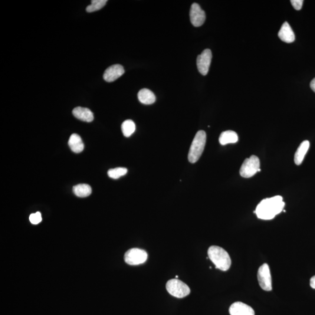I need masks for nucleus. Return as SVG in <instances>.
I'll return each mask as SVG.
<instances>
[{"instance_id": "1", "label": "nucleus", "mask_w": 315, "mask_h": 315, "mask_svg": "<svg viewBox=\"0 0 315 315\" xmlns=\"http://www.w3.org/2000/svg\"><path fill=\"white\" fill-rule=\"evenodd\" d=\"M285 203L280 196L262 200L254 211L258 218L270 220L283 211Z\"/></svg>"}, {"instance_id": "2", "label": "nucleus", "mask_w": 315, "mask_h": 315, "mask_svg": "<svg viewBox=\"0 0 315 315\" xmlns=\"http://www.w3.org/2000/svg\"><path fill=\"white\" fill-rule=\"evenodd\" d=\"M209 258L215 265V268L222 271H227L231 265V259L228 252L218 246H211L208 250Z\"/></svg>"}, {"instance_id": "3", "label": "nucleus", "mask_w": 315, "mask_h": 315, "mask_svg": "<svg viewBox=\"0 0 315 315\" xmlns=\"http://www.w3.org/2000/svg\"><path fill=\"white\" fill-rule=\"evenodd\" d=\"M206 133L205 131L200 130L196 134L190 146L188 154V159L190 163H194L201 157L206 143Z\"/></svg>"}, {"instance_id": "4", "label": "nucleus", "mask_w": 315, "mask_h": 315, "mask_svg": "<svg viewBox=\"0 0 315 315\" xmlns=\"http://www.w3.org/2000/svg\"><path fill=\"white\" fill-rule=\"evenodd\" d=\"M166 288L168 293L172 296L182 298L188 296L190 293L188 285L178 279H172L167 282Z\"/></svg>"}, {"instance_id": "5", "label": "nucleus", "mask_w": 315, "mask_h": 315, "mask_svg": "<svg viewBox=\"0 0 315 315\" xmlns=\"http://www.w3.org/2000/svg\"><path fill=\"white\" fill-rule=\"evenodd\" d=\"M260 166L259 158L252 156L244 160L240 169V175L243 178H250L258 172H261Z\"/></svg>"}, {"instance_id": "6", "label": "nucleus", "mask_w": 315, "mask_h": 315, "mask_svg": "<svg viewBox=\"0 0 315 315\" xmlns=\"http://www.w3.org/2000/svg\"><path fill=\"white\" fill-rule=\"evenodd\" d=\"M148 258L147 253L143 249L133 248L128 251L124 255V261L130 265L143 264Z\"/></svg>"}, {"instance_id": "7", "label": "nucleus", "mask_w": 315, "mask_h": 315, "mask_svg": "<svg viewBox=\"0 0 315 315\" xmlns=\"http://www.w3.org/2000/svg\"><path fill=\"white\" fill-rule=\"evenodd\" d=\"M259 285L265 291L272 290V280L270 268L267 263L262 264L258 272Z\"/></svg>"}, {"instance_id": "8", "label": "nucleus", "mask_w": 315, "mask_h": 315, "mask_svg": "<svg viewBox=\"0 0 315 315\" xmlns=\"http://www.w3.org/2000/svg\"><path fill=\"white\" fill-rule=\"evenodd\" d=\"M212 60V52L210 49H205L197 58V66L200 74L206 75L208 74Z\"/></svg>"}, {"instance_id": "9", "label": "nucleus", "mask_w": 315, "mask_h": 315, "mask_svg": "<svg viewBox=\"0 0 315 315\" xmlns=\"http://www.w3.org/2000/svg\"><path fill=\"white\" fill-rule=\"evenodd\" d=\"M190 21L195 27H199L204 24L206 20L205 12L197 3H193L190 11Z\"/></svg>"}, {"instance_id": "10", "label": "nucleus", "mask_w": 315, "mask_h": 315, "mask_svg": "<svg viewBox=\"0 0 315 315\" xmlns=\"http://www.w3.org/2000/svg\"><path fill=\"white\" fill-rule=\"evenodd\" d=\"M124 73L122 65L114 64L107 68L104 74V79L108 83H111L120 78Z\"/></svg>"}, {"instance_id": "11", "label": "nucleus", "mask_w": 315, "mask_h": 315, "mask_svg": "<svg viewBox=\"0 0 315 315\" xmlns=\"http://www.w3.org/2000/svg\"><path fill=\"white\" fill-rule=\"evenodd\" d=\"M231 315H255V311L249 305L241 302H236L229 310Z\"/></svg>"}, {"instance_id": "12", "label": "nucleus", "mask_w": 315, "mask_h": 315, "mask_svg": "<svg viewBox=\"0 0 315 315\" xmlns=\"http://www.w3.org/2000/svg\"><path fill=\"white\" fill-rule=\"evenodd\" d=\"M278 37L282 41L291 44L295 41V34L290 25L285 22L278 32Z\"/></svg>"}, {"instance_id": "13", "label": "nucleus", "mask_w": 315, "mask_h": 315, "mask_svg": "<svg viewBox=\"0 0 315 315\" xmlns=\"http://www.w3.org/2000/svg\"><path fill=\"white\" fill-rule=\"evenodd\" d=\"M73 114L77 119L85 121V122H91L94 119L93 113L88 108L75 107L73 110Z\"/></svg>"}, {"instance_id": "14", "label": "nucleus", "mask_w": 315, "mask_h": 315, "mask_svg": "<svg viewBox=\"0 0 315 315\" xmlns=\"http://www.w3.org/2000/svg\"><path fill=\"white\" fill-rule=\"evenodd\" d=\"M310 143L309 141L305 140L300 144L298 148L294 157V162L297 165H300L303 163L305 155L310 149Z\"/></svg>"}, {"instance_id": "15", "label": "nucleus", "mask_w": 315, "mask_h": 315, "mask_svg": "<svg viewBox=\"0 0 315 315\" xmlns=\"http://www.w3.org/2000/svg\"><path fill=\"white\" fill-rule=\"evenodd\" d=\"M68 145L75 153H80L84 149V144L81 138L77 134H73L68 141Z\"/></svg>"}, {"instance_id": "16", "label": "nucleus", "mask_w": 315, "mask_h": 315, "mask_svg": "<svg viewBox=\"0 0 315 315\" xmlns=\"http://www.w3.org/2000/svg\"><path fill=\"white\" fill-rule=\"evenodd\" d=\"M238 140L237 133L232 130L224 131L219 138V142L222 146H225L228 144H234L237 143Z\"/></svg>"}, {"instance_id": "17", "label": "nucleus", "mask_w": 315, "mask_h": 315, "mask_svg": "<svg viewBox=\"0 0 315 315\" xmlns=\"http://www.w3.org/2000/svg\"><path fill=\"white\" fill-rule=\"evenodd\" d=\"M138 98L141 103L144 105H152L155 103L156 101V95L149 90H141L138 93Z\"/></svg>"}, {"instance_id": "18", "label": "nucleus", "mask_w": 315, "mask_h": 315, "mask_svg": "<svg viewBox=\"0 0 315 315\" xmlns=\"http://www.w3.org/2000/svg\"><path fill=\"white\" fill-rule=\"evenodd\" d=\"M73 192L79 198H87L92 193L91 187L87 184H79L74 186Z\"/></svg>"}, {"instance_id": "19", "label": "nucleus", "mask_w": 315, "mask_h": 315, "mask_svg": "<svg viewBox=\"0 0 315 315\" xmlns=\"http://www.w3.org/2000/svg\"><path fill=\"white\" fill-rule=\"evenodd\" d=\"M121 130L123 135L126 137H129L136 130V125L134 121L131 120L124 121L121 125Z\"/></svg>"}, {"instance_id": "20", "label": "nucleus", "mask_w": 315, "mask_h": 315, "mask_svg": "<svg viewBox=\"0 0 315 315\" xmlns=\"http://www.w3.org/2000/svg\"><path fill=\"white\" fill-rule=\"evenodd\" d=\"M107 2V0H93L91 4L87 6L86 11L88 12H93L100 10L106 5Z\"/></svg>"}, {"instance_id": "21", "label": "nucleus", "mask_w": 315, "mask_h": 315, "mask_svg": "<svg viewBox=\"0 0 315 315\" xmlns=\"http://www.w3.org/2000/svg\"><path fill=\"white\" fill-rule=\"evenodd\" d=\"M128 170L125 168H116L108 170L107 175L110 178L117 179L126 175Z\"/></svg>"}, {"instance_id": "22", "label": "nucleus", "mask_w": 315, "mask_h": 315, "mask_svg": "<svg viewBox=\"0 0 315 315\" xmlns=\"http://www.w3.org/2000/svg\"><path fill=\"white\" fill-rule=\"evenodd\" d=\"M42 220V218L40 212L34 213V214H32L29 216V221H31L32 224H38Z\"/></svg>"}, {"instance_id": "23", "label": "nucleus", "mask_w": 315, "mask_h": 315, "mask_svg": "<svg viewBox=\"0 0 315 315\" xmlns=\"http://www.w3.org/2000/svg\"><path fill=\"white\" fill-rule=\"evenodd\" d=\"M291 2L293 7L298 11L303 7L304 1L303 0H291Z\"/></svg>"}, {"instance_id": "24", "label": "nucleus", "mask_w": 315, "mask_h": 315, "mask_svg": "<svg viewBox=\"0 0 315 315\" xmlns=\"http://www.w3.org/2000/svg\"><path fill=\"white\" fill-rule=\"evenodd\" d=\"M310 285L312 288L315 289V275L311 278Z\"/></svg>"}, {"instance_id": "25", "label": "nucleus", "mask_w": 315, "mask_h": 315, "mask_svg": "<svg viewBox=\"0 0 315 315\" xmlns=\"http://www.w3.org/2000/svg\"><path fill=\"white\" fill-rule=\"evenodd\" d=\"M310 86L311 89L313 90V91L315 93V78L313 79V81H311Z\"/></svg>"}]
</instances>
